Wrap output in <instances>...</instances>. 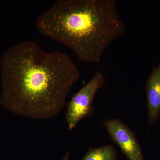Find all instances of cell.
<instances>
[{"mask_svg": "<svg viewBox=\"0 0 160 160\" xmlns=\"http://www.w3.org/2000/svg\"><path fill=\"white\" fill-rule=\"evenodd\" d=\"M1 70L3 106L21 116L40 120L61 112L80 76L68 55L46 51L30 41L8 49L1 59Z\"/></svg>", "mask_w": 160, "mask_h": 160, "instance_id": "cell-1", "label": "cell"}, {"mask_svg": "<svg viewBox=\"0 0 160 160\" xmlns=\"http://www.w3.org/2000/svg\"><path fill=\"white\" fill-rule=\"evenodd\" d=\"M36 25L40 33L87 63H98L126 28L115 0H58L38 16Z\"/></svg>", "mask_w": 160, "mask_h": 160, "instance_id": "cell-2", "label": "cell"}, {"mask_svg": "<svg viewBox=\"0 0 160 160\" xmlns=\"http://www.w3.org/2000/svg\"><path fill=\"white\" fill-rule=\"evenodd\" d=\"M102 72L97 71L92 77L76 93L73 94L67 106L66 119L68 129L75 128L81 120L94 113L93 101L98 91L105 85Z\"/></svg>", "mask_w": 160, "mask_h": 160, "instance_id": "cell-3", "label": "cell"}, {"mask_svg": "<svg viewBox=\"0 0 160 160\" xmlns=\"http://www.w3.org/2000/svg\"><path fill=\"white\" fill-rule=\"evenodd\" d=\"M110 138L129 160H144L142 148L134 132L119 120L112 119L103 123Z\"/></svg>", "mask_w": 160, "mask_h": 160, "instance_id": "cell-4", "label": "cell"}, {"mask_svg": "<svg viewBox=\"0 0 160 160\" xmlns=\"http://www.w3.org/2000/svg\"><path fill=\"white\" fill-rule=\"evenodd\" d=\"M146 91L149 120L154 123L160 114V63L153 67L147 79Z\"/></svg>", "mask_w": 160, "mask_h": 160, "instance_id": "cell-5", "label": "cell"}, {"mask_svg": "<svg viewBox=\"0 0 160 160\" xmlns=\"http://www.w3.org/2000/svg\"><path fill=\"white\" fill-rule=\"evenodd\" d=\"M118 156L113 146L108 145L89 148L82 160H116Z\"/></svg>", "mask_w": 160, "mask_h": 160, "instance_id": "cell-6", "label": "cell"}, {"mask_svg": "<svg viewBox=\"0 0 160 160\" xmlns=\"http://www.w3.org/2000/svg\"><path fill=\"white\" fill-rule=\"evenodd\" d=\"M69 155H70V152H69V151L66 153V155L63 158L62 160H69Z\"/></svg>", "mask_w": 160, "mask_h": 160, "instance_id": "cell-7", "label": "cell"}]
</instances>
